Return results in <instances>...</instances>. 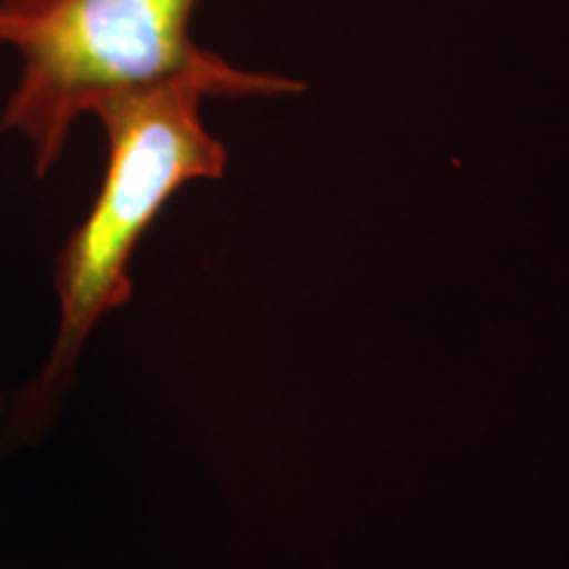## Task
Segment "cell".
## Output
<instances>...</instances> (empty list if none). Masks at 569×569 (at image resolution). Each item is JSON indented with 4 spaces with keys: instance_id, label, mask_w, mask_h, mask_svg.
Segmentation results:
<instances>
[{
    "instance_id": "obj_2",
    "label": "cell",
    "mask_w": 569,
    "mask_h": 569,
    "mask_svg": "<svg viewBox=\"0 0 569 569\" xmlns=\"http://www.w3.org/2000/svg\"><path fill=\"white\" fill-rule=\"evenodd\" d=\"M198 0H0V42L21 74L0 127L32 142L42 177L71 124L117 92L209 61L190 34Z\"/></svg>"
},
{
    "instance_id": "obj_1",
    "label": "cell",
    "mask_w": 569,
    "mask_h": 569,
    "mask_svg": "<svg viewBox=\"0 0 569 569\" xmlns=\"http://www.w3.org/2000/svg\"><path fill=\"white\" fill-rule=\"evenodd\" d=\"M303 82L234 69L219 56L167 80L106 98L92 109L109 140V163L96 203L59 253L56 288L61 325L40 393L67 382L98 319L132 298L130 259L177 190L219 180L227 148L203 127V98H274Z\"/></svg>"
}]
</instances>
